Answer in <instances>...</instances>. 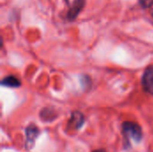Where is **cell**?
Returning <instances> with one entry per match:
<instances>
[{
    "label": "cell",
    "mask_w": 153,
    "mask_h": 152,
    "mask_svg": "<svg viewBox=\"0 0 153 152\" xmlns=\"http://www.w3.org/2000/svg\"><path fill=\"white\" fill-rule=\"evenodd\" d=\"M84 4H85V0H74V3L67 14V17L70 21L74 20L78 16V14L80 13V12L84 6Z\"/></svg>",
    "instance_id": "5"
},
{
    "label": "cell",
    "mask_w": 153,
    "mask_h": 152,
    "mask_svg": "<svg viewBox=\"0 0 153 152\" xmlns=\"http://www.w3.org/2000/svg\"><path fill=\"white\" fill-rule=\"evenodd\" d=\"M140 4L143 8H148L153 4V0H140Z\"/></svg>",
    "instance_id": "8"
},
{
    "label": "cell",
    "mask_w": 153,
    "mask_h": 152,
    "mask_svg": "<svg viewBox=\"0 0 153 152\" xmlns=\"http://www.w3.org/2000/svg\"><path fill=\"white\" fill-rule=\"evenodd\" d=\"M2 85L6 86V87H10V88H17L21 85V82L16 77L10 75V76L4 77L2 80Z\"/></svg>",
    "instance_id": "6"
},
{
    "label": "cell",
    "mask_w": 153,
    "mask_h": 152,
    "mask_svg": "<svg viewBox=\"0 0 153 152\" xmlns=\"http://www.w3.org/2000/svg\"><path fill=\"white\" fill-rule=\"evenodd\" d=\"M84 124V116L81 112H74L68 123V127L72 130H78Z\"/></svg>",
    "instance_id": "4"
},
{
    "label": "cell",
    "mask_w": 153,
    "mask_h": 152,
    "mask_svg": "<svg viewBox=\"0 0 153 152\" xmlns=\"http://www.w3.org/2000/svg\"><path fill=\"white\" fill-rule=\"evenodd\" d=\"M39 134V130L37 126L30 125L26 128V148L28 150L31 149L34 145L36 139Z\"/></svg>",
    "instance_id": "2"
},
{
    "label": "cell",
    "mask_w": 153,
    "mask_h": 152,
    "mask_svg": "<svg viewBox=\"0 0 153 152\" xmlns=\"http://www.w3.org/2000/svg\"><path fill=\"white\" fill-rule=\"evenodd\" d=\"M92 152H107L105 150H103V149H100V150H96V151H94Z\"/></svg>",
    "instance_id": "9"
},
{
    "label": "cell",
    "mask_w": 153,
    "mask_h": 152,
    "mask_svg": "<svg viewBox=\"0 0 153 152\" xmlns=\"http://www.w3.org/2000/svg\"><path fill=\"white\" fill-rule=\"evenodd\" d=\"M143 87L146 92L153 94V66L145 70L143 76Z\"/></svg>",
    "instance_id": "3"
},
{
    "label": "cell",
    "mask_w": 153,
    "mask_h": 152,
    "mask_svg": "<svg viewBox=\"0 0 153 152\" xmlns=\"http://www.w3.org/2000/svg\"><path fill=\"white\" fill-rule=\"evenodd\" d=\"M52 115H54V114L49 109H44V110L41 111V114H40L42 120H45V121H50V120H52L53 119V117H51Z\"/></svg>",
    "instance_id": "7"
},
{
    "label": "cell",
    "mask_w": 153,
    "mask_h": 152,
    "mask_svg": "<svg viewBox=\"0 0 153 152\" xmlns=\"http://www.w3.org/2000/svg\"><path fill=\"white\" fill-rule=\"evenodd\" d=\"M122 132L126 140H133L135 142H139L143 138L142 128L134 122H125L122 125Z\"/></svg>",
    "instance_id": "1"
},
{
    "label": "cell",
    "mask_w": 153,
    "mask_h": 152,
    "mask_svg": "<svg viewBox=\"0 0 153 152\" xmlns=\"http://www.w3.org/2000/svg\"><path fill=\"white\" fill-rule=\"evenodd\" d=\"M152 16H153V13H152Z\"/></svg>",
    "instance_id": "10"
}]
</instances>
